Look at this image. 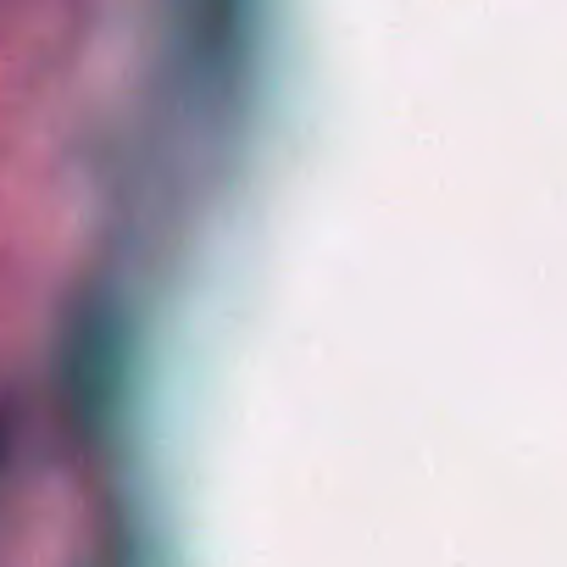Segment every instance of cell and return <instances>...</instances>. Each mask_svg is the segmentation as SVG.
I'll use <instances>...</instances> for the list:
<instances>
[{
  "mask_svg": "<svg viewBox=\"0 0 567 567\" xmlns=\"http://www.w3.org/2000/svg\"><path fill=\"white\" fill-rule=\"evenodd\" d=\"M0 456H7V429H0Z\"/></svg>",
  "mask_w": 567,
  "mask_h": 567,
  "instance_id": "1",
  "label": "cell"
}]
</instances>
